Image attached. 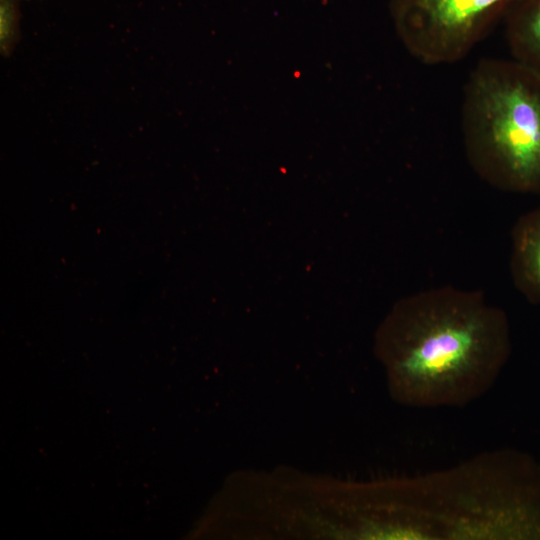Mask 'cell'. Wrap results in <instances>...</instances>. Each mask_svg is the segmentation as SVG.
I'll use <instances>...</instances> for the list:
<instances>
[{"label": "cell", "mask_w": 540, "mask_h": 540, "mask_svg": "<svg viewBox=\"0 0 540 540\" xmlns=\"http://www.w3.org/2000/svg\"><path fill=\"white\" fill-rule=\"evenodd\" d=\"M509 267L515 288L540 305V205L518 218L511 231Z\"/></svg>", "instance_id": "cell-4"}, {"label": "cell", "mask_w": 540, "mask_h": 540, "mask_svg": "<svg viewBox=\"0 0 540 540\" xmlns=\"http://www.w3.org/2000/svg\"><path fill=\"white\" fill-rule=\"evenodd\" d=\"M516 0H391L390 13L402 44L429 66L464 59L505 18Z\"/></svg>", "instance_id": "cell-3"}, {"label": "cell", "mask_w": 540, "mask_h": 540, "mask_svg": "<svg viewBox=\"0 0 540 540\" xmlns=\"http://www.w3.org/2000/svg\"><path fill=\"white\" fill-rule=\"evenodd\" d=\"M18 0H0V52L9 56L19 40Z\"/></svg>", "instance_id": "cell-6"}, {"label": "cell", "mask_w": 540, "mask_h": 540, "mask_svg": "<svg viewBox=\"0 0 540 540\" xmlns=\"http://www.w3.org/2000/svg\"><path fill=\"white\" fill-rule=\"evenodd\" d=\"M504 19L511 57L540 73V0H516Z\"/></svg>", "instance_id": "cell-5"}, {"label": "cell", "mask_w": 540, "mask_h": 540, "mask_svg": "<svg viewBox=\"0 0 540 540\" xmlns=\"http://www.w3.org/2000/svg\"><path fill=\"white\" fill-rule=\"evenodd\" d=\"M464 151L487 184L540 195V73L515 59L484 58L461 105Z\"/></svg>", "instance_id": "cell-2"}, {"label": "cell", "mask_w": 540, "mask_h": 540, "mask_svg": "<svg viewBox=\"0 0 540 540\" xmlns=\"http://www.w3.org/2000/svg\"><path fill=\"white\" fill-rule=\"evenodd\" d=\"M510 351L505 312L478 290L447 285L399 299L374 336L390 396L415 408L477 400L493 387Z\"/></svg>", "instance_id": "cell-1"}]
</instances>
